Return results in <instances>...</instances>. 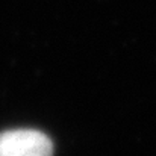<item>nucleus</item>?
Masks as SVG:
<instances>
[{
    "label": "nucleus",
    "mask_w": 156,
    "mask_h": 156,
    "mask_svg": "<svg viewBox=\"0 0 156 156\" xmlns=\"http://www.w3.org/2000/svg\"><path fill=\"white\" fill-rule=\"evenodd\" d=\"M0 156H53V143L35 129L5 130L0 133Z\"/></svg>",
    "instance_id": "1"
}]
</instances>
